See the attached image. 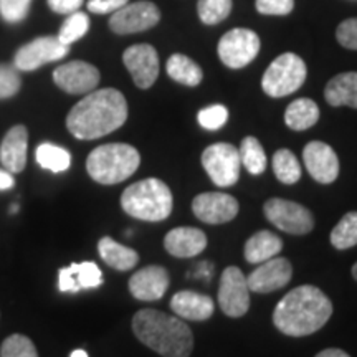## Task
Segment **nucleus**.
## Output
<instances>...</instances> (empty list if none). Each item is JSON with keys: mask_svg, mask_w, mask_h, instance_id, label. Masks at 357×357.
<instances>
[{"mask_svg": "<svg viewBox=\"0 0 357 357\" xmlns=\"http://www.w3.org/2000/svg\"><path fill=\"white\" fill-rule=\"evenodd\" d=\"M166 70L174 82L185 84V86H197L204 78L202 68L192 58L182 55V53H176L169 58Z\"/></svg>", "mask_w": 357, "mask_h": 357, "instance_id": "bb28decb", "label": "nucleus"}, {"mask_svg": "<svg viewBox=\"0 0 357 357\" xmlns=\"http://www.w3.org/2000/svg\"><path fill=\"white\" fill-rule=\"evenodd\" d=\"M15 212H19V205H12V207H10V213H15Z\"/></svg>", "mask_w": 357, "mask_h": 357, "instance_id": "49530a36", "label": "nucleus"}, {"mask_svg": "<svg viewBox=\"0 0 357 357\" xmlns=\"http://www.w3.org/2000/svg\"><path fill=\"white\" fill-rule=\"evenodd\" d=\"M265 217L276 229L291 235H306L314 227L312 213L303 205L284 199H270L265 202Z\"/></svg>", "mask_w": 357, "mask_h": 357, "instance_id": "1a4fd4ad", "label": "nucleus"}, {"mask_svg": "<svg viewBox=\"0 0 357 357\" xmlns=\"http://www.w3.org/2000/svg\"><path fill=\"white\" fill-rule=\"evenodd\" d=\"M98 252L106 265L119 271H128L137 265L139 255L136 250L124 247V245L114 242L109 236H102L98 243Z\"/></svg>", "mask_w": 357, "mask_h": 357, "instance_id": "393cba45", "label": "nucleus"}, {"mask_svg": "<svg viewBox=\"0 0 357 357\" xmlns=\"http://www.w3.org/2000/svg\"><path fill=\"white\" fill-rule=\"evenodd\" d=\"M171 283V276L162 266L151 265L141 268L129 280V291L136 300L155 301L164 296Z\"/></svg>", "mask_w": 357, "mask_h": 357, "instance_id": "a211bd4d", "label": "nucleus"}, {"mask_svg": "<svg viewBox=\"0 0 357 357\" xmlns=\"http://www.w3.org/2000/svg\"><path fill=\"white\" fill-rule=\"evenodd\" d=\"M273 171L281 184H296L301 177V166L296 155L288 149L276 151L273 155Z\"/></svg>", "mask_w": 357, "mask_h": 357, "instance_id": "c756f323", "label": "nucleus"}, {"mask_svg": "<svg viewBox=\"0 0 357 357\" xmlns=\"http://www.w3.org/2000/svg\"><path fill=\"white\" fill-rule=\"evenodd\" d=\"M331 243L337 250H347L357 245V212H349L339 220L331 231Z\"/></svg>", "mask_w": 357, "mask_h": 357, "instance_id": "7c9ffc66", "label": "nucleus"}, {"mask_svg": "<svg viewBox=\"0 0 357 357\" xmlns=\"http://www.w3.org/2000/svg\"><path fill=\"white\" fill-rule=\"evenodd\" d=\"M238 202L223 192H205L192 200V212L204 223L220 225L234 220L238 213Z\"/></svg>", "mask_w": 357, "mask_h": 357, "instance_id": "2eb2a0df", "label": "nucleus"}, {"mask_svg": "<svg viewBox=\"0 0 357 357\" xmlns=\"http://www.w3.org/2000/svg\"><path fill=\"white\" fill-rule=\"evenodd\" d=\"M255 6L263 15H288L294 8V0H257Z\"/></svg>", "mask_w": 357, "mask_h": 357, "instance_id": "4c0bfd02", "label": "nucleus"}, {"mask_svg": "<svg viewBox=\"0 0 357 357\" xmlns=\"http://www.w3.org/2000/svg\"><path fill=\"white\" fill-rule=\"evenodd\" d=\"M293 266L287 258H270L250 273L247 278L250 291L253 293H271L287 287L291 281Z\"/></svg>", "mask_w": 357, "mask_h": 357, "instance_id": "dca6fc26", "label": "nucleus"}, {"mask_svg": "<svg viewBox=\"0 0 357 357\" xmlns=\"http://www.w3.org/2000/svg\"><path fill=\"white\" fill-rule=\"evenodd\" d=\"M123 61L137 88H151L159 77V55L153 45H132L123 53Z\"/></svg>", "mask_w": 357, "mask_h": 357, "instance_id": "4468645a", "label": "nucleus"}, {"mask_svg": "<svg viewBox=\"0 0 357 357\" xmlns=\"http://www.w3.org/2000/svg\"><path fill=\"white\" fill-rule=\"evenodd\" d=\"M102 284L100 266L93 261L71 263L58 273V289L63 293H78L82 289L98 288Z\"/></svg>", "mask_w": 357, "mask_h": 357, "instance_id": "6ab92c4d", "label": "nucleus"}, {"mask_svg": "<svg viewBox=\"0 0 357 357\" xmlns=\"http://www.w3.org/2000/svg\"><path fill=\"white\" fill-rule=\"evenodd\" d=\"M70 357H88V354H86V351H83V349H77V351L71 352V356H70Z\"/></svg>", "mask_w": 357, "mask_h": 357, "instance_id": "c03bdc74", "label": "nucleus"}, {"mask_svg": "<svg viewBox=\"0 0 357 357\" xmlns=\"http://www.w3.org/2000/svg\"><path fill=\"white\" fill-rule=\"evenodd\" d=\"M22 86L19 70L10 65H0V100L15 96Z\"/></svg>", "mask_w": 357, "mask_h": 357, "instance_id": "c9c22d12", "label": "nucleus"}, {"mask_svg": "<svg viewBox=\"0 0 357 357\" xmlns=\"http://www.w3.org/2000/svg\"><path fill=\"white\" fill-rule=\"evenodd\" d=\"M129 0H88V10L98 15H105V13H114L119 8H123Z\"/></svg>", "mask_w": 357, "mask_h": 357, "instance_id": "ea45409f", "label": "nucleus"}, {"mask_svg": "<svg viewBox=\"0 0 357 357\" xmlns=\"http://www.w3.org/2000/svg\"><path fill=\"white\" fill-rule=\"evenodd\" d=\"M324 98L334 108L339 106H349L357 109V73L347 71L341 73L326 84Z\"/></svg>", "mask_w": 357, "mask_h": 357, "instance_id": "5701e85b", "label": "nucleus"}, {"mask_svg": "<svg viewBox=\"0 0 357 357\" xmlns=\"http://www.w3.org/2000/svg\"><path fill=\"white\" fill-rule=\"evenodd\" d=\"M319 108L310 98H300L294 100L287 108L284 113V123L293 131H305L318 123Z\"/></svg>", "mask_w": 357, "mask_h": 357, "instance_id": "a878e982", "label": "nucleus"}, {"mask_svg": "<svg viewBox=\"0 0 357 357\" xmlns=\"http://www.w3.org/2000/svg\"><path fill=\"white\" fill-rule=\"evenodd\" d=\"M199 124L207 131H217L229 119V109L223 105H212L199 111Z\"/></svg>", "mask_w": 357, "mask_h": 357, "instance_id": "f704fd0d", "label": "nucleus"}, {"mask_svg": "<svg viewBox=\"0 0 357 357\" xmlns=\"http://www.w3.org/2000/svg\"><path fill=\"white\" fill-rule=\"evenodd\" d=\"M53 82L70 95H88L100 83V71L86 61H68L53 71Z\"/></svg>", "mask_w": 357, "mask_h": 357, "instance_id": "ddd939ff", "label": "nucleus"}, {"mask_svg": "<svg viewBox=\"0 0 357 357\" xmlns=\"http://www.w3.org/2000/svg\"><path fill=\"white\" fill-rule=\"evenodd\" d=\"M126 119L128 102L123 93L102 88L88 93L73 106L66 118V128L77 139L91 141L119 129Z\"/></svg>", "mask_w": 357, "mask_h": 357, "instance_id": "f257e3e1", "label": "nucleus"}, {"mask_svg": "<svg viewBox=\"0 0 357 357\" xmlns=\"http://www.w3.org/2000/svg\"><path fill=\"white\" fill-rule=\"evenodd\" d=\"M306 75V63L301 56L296 53H283L266 68L261 88L271 98L288 96L303 86Z\"/></svg>", "mask_w": 357, "mask_h": 357, "instance_id": "423d86ee", "label": "nucleus"}, {"mask_svg": "<svg viewBox=\"0 0 357 357\" xmlns=\"http://www.w3.org/2000/svg\"><path fill=\"white\" fill-rule=\"evenodd\" d=\"M15 185V178L13 174L8 172L7 169L0 167V190H8Z\"/></svg>", "mask_w": 357, "mask_h": 357, "instance_id": "79ce46f5", "label": "nucleus"}, {"mask_svg": "<svg viewBox=\"0 0 357 357\" xmlns=\"http://www.w3.org/2000/svg\"><path fill=\"white\" fill-rule=\"evenodd\" d=\"M70 47L58 37H40L19 48L13 58V66L19 71H33L40 66L58 61L68 55Z\"/></svg>", "mask_w": 357, "mask_h": 357, "instance_id": "f8f14e48", "label": "nucleus"}, {"mask_svg": "<svg viewBox=\"0 0 357 357\" xmlns=\"http://www.w3.org/2000/svg\"><path fill=\"white\" fill-rule=\"evenodd\" d=\"M333 314V303L319 288L303 284L275 307L273 323L287 336L301 337L319 331Z\"/></svg>", "mask_w": 357, "mask_h": 357, "instance_id": "f03ea898", "label": "nucleus"}, {"mask_svg": "<svg viewBox=\"0 0 357 357\" xmlns=\"http://www.w3.org/2000/svg\"><path fill=\"white\" fill-rule=\"evenodd\" d=\"M303 160L310 176L319 184H333L339 176L337 154L329 144L311 141L303 151Z\"/></svg>", "mask_w": 357, "mask_h": 357, "instance_id": "f3484780", "label": "nucleus"}, {"mask_svg": "<svg viewBox=\"0 0 357 357\" xmlns=\"http://www.w3.org/2000/svg\"><path fill=\"white\" fill-rule=\"evenodd\" d=\"M32 0H0V15L8 24H19L29 15Z\"/></svg>", "mask_w": 357, "mask_h": 357, "instance_id": "e433bc0d", "label": "nucleus"}, {"mask_svg": "<svg viewBox=\"0 0 357 357\" xmlns=\"http://www.w3.org/2000/svg\"><path fill=\"white\" fill-rule=\"evenodd\" d=\"M84 0H48V7L56 13H63V15L68 13L70 15V13L79 10Z\"/></svg>", "mask_w": 357, "mask_h": 357, "instance_id": "a19ab883", "label": "nucleus"}, {"mask_svg": "<svg viewBox=\"0 0 357 357\" xmlns=\"http://www.w3.org/2000/svg\"><path fill=\"white\" fill-rule=\"evenodd\" d=\"M89 29V17L83 12H73L66 17V20L61 25L60 33H58V40L63 45L75 43L77 40L84 37Z\"/></svg>", "mask_w": 357, "mask_h": 357, "instance_id": "2f4dec72", "label": "nucleus"}, {"mask_svg": "<svg viewBox=\"0 0 357 357\" xmlns=\"http://www.w3.org/2000/svg\"><path fill=\"white\" fill-rule=\"evenodd\" d=\"M281 250H283V242L280 236L273 231L261 230L250 236L248 242L245 243L243 253L245 260L255 265V263H263L278 255Z\"/></svg>", "mask_w": 357, "mask_h": 357, "instance_id": "b1692460", "label": "nucleus"}, {"mask_svg": "<svg viewBox=\"0 0 357 357\" xmlns=\"http://www.w3.org/2000/svg\"><path fill=\"white\" fill-rule=\"evenodd\" d=\"M202 166L213 184L218 187H231L240 177L242 159L234 144L217 142L208 146L202 153Z\"/></svg>", "mask_w": 357, "mask_h": 357, "instance_id": "0eeeda50", "label": "nucleus"}, {"mask_svg": "<svg viewBox=\"0 0 357 357\" xmlns=\"http://www.w3.org/2000/svg\"><path fill=\"white\" fill-rule=\"evenodd\" d=\"M240 159L245 169L253 176H260L266 169V155L263 146L255 136H247L240 144Z\"/></svg>", "mask_w": 357, "mask_h": 357, "instance_id": "c85d7f7f", "label": "nucleus"}, {"mask_svg": "<svg viewBox=\"0 0 357 357\" xmlns=\"http://www.w3.org/2000/svg\"><path fill=\"white\" fill-rule=\"evenodd\" d=\"M337 42L349 50H357V19H347L337 26Z\"/></svg>", "mask_w": 357, "mask_h": 357, "instance_id": "58836bf2", "label": "nucleus"}, {"mask_svg": "<svg viewBox=\"0 0 357 357\" xmlns=\"http://www.w3.org/2000/svg\"><path fill=\"white\" fill-rule=\"evenodd\" d=\"M37 162L40 167L52 172H65L71 166V155L63 147L52 144V142H42L37 147Z\"/></svg>", "mask_w": 357, "mask_h": 357, "instance_id": "cd10ccee", "label": "nucleus"}, {"mask_svg": "<svg viewBox=\"0 0 357 357\" xmlns=\"http://www.w3.org/2000/svg\"><path fill=\"white\" fill-rule=\"evenodd\" d=\"M0 357H38L35 344L24 334H12L0 347Z\"/></svg>", "mask_w": 357, "mask_h": 357, "instance_id": "72a5a7b5", "label": "nucleus"}, {"mask_svg": "<svg viewBox=\"0 0 357 357\" xmlns=\"http://www.w3.org/2000/svg\"><path fill=\"white\" fill-rule=\"evenodd\" d=\"M26 149H29V132L22 124H17L3 137L0 144V162L8 172L19 174L25 169Z\"/></svg>", "mask_w": 357, "mask_h": 357, "instance_id": "aec40b11", "label": "nucleus"}, {"mask_svg": "<svg viewBox=\"0 0 357 357\" xmlns=\"http://www.w3.org/2000/svg\"><path fill=\"white\" fill-rule=\"evenodd\" d=\"M352 276H354V280L357 281V263L354 266H352Z\"/></svg>", "mask_w": 357, "mask_h": 357, "instance_id": "a18cd8bd", "label": "nucleus"}, {"mask_svg": "<svg viewBox=\"0 0 357 357\" xmlns=\"http://www.w3.org/2000/svg\"><path fill=\"white\" fill-rule=\"evenodd\" d=\"M164 247L172 257L192 258L200 255L207 247V236L195 227H177L166 235Z\"/></svg>", "mask_w": 357, "mask_h": 357, "instance_id": "412c9836", "label": "nucleus"}, {"mask_svg": "<svg viewBox=\"0 0 357 357\" xmlns=\"http://www.w3.org/2000/svg\"><path fill=\"white\" fill-rule=\"evenodd\" d=\"M218 305L230 318H242L250 307V288L242 270L229 266L223 270L218 287Z\"/></svg>", "mask_w": 357, "mask_h": 357, "instance_id": "9d476101", "label": "nucleus"}, {"mask_svg": "<svg viewBox=\"0 0 357 357\" xmlns=\"http://www.w3.org/2000/svg\"><path fill=\"white\" fill-rule=\"evenodd\" d=\"M132 331L142 344L162 357H189L194 349L190 328L178 316L141 310L132 318Z\"/></svg>", "mask_w": 357, "mask_h": 357, "instance_id": "7ed1b4c3", "label": "nucleus"}, {"mask_svg": "<svg viewBox=\"0 0 357 357\" xmlns=\"http://www.w3.org/2000/svg\"><path fill=\"white\" fill-rule=\"evenodd\" d=\"M172 192L159 178H144L129 185L121 195L123 211L144 222L166 220L172 212Z\"/></svg>", "mask_w": 357, "mask_h": 357, "instance_id": "20e7f679", "label": "nucleus"}, {"mask_svg": "<svg viewBox=\"0 0 357 357\" xmlns=\"http://www.w3.org/2000/svg\"><path fill=\"white\" fill-rule=\"evenodd\" d=\"M139 164L141 155L136 147L113 142L91 151L86 159V171L98 184L113 185L131 177Z\"/></svg>", "mask_w": 357, "mask_h": 357, "instance_id": "39448f33", "label": "nucleus"}, {"mask_svg": "<svg viewBox=\"0 0 357 357\" xmlns=\"http://www.w3.org/2000/svg\"><path fill=\"white\" fill-rule=\"evenodd\" d=\"M316 357H351V356L347 354V352H344V351L336 349V347H331V349L321 351Z\"/></svg>", "mask_w": 357, "mask_h": 357, "instance_id": "37998d69", "label": "nucleus"}, {"mask_svg": "<svg viewBox=\"0 0 357 357\" xmlns=\"http://www.w3.org/2000/svg\"><path fill=\"white\" fill-rule=\"evenodd\" d=\"M171 310L181 319L205 321L213 314V301L207 294L195 291H178L172 296Z\"/></svg>", "mask_w": 357, "mask_h": 357, "instance_id": "4be33fe9", "label": "nucleus"}, {"mask_svg": "<svg viewBox=\"0 0 357 357\" xmlns=\"http://www.w3.org/2000/svg\"><path fill=\"white\" fill-rule=\"evenodd\" d=\"M260 52V37L248 29H234L218 42V56L229 68L238 70L252 63Z\"/></svg>", "mask_w": 357, "mask_h": 357, "instance_id": "6e6552de", "label": "nucleus"}, {"mask_svg": "<svg viewBox=\"0 0 357 357\" xmlns=\"http://www.w3.org/2000/svg\"><path fill=\"white\" fill-rule=\"evenodd\" d=\"M231 0H199V19L205 25H217L230 15Z\"/></svg>", "mask_w": 357, "mask_h": 357, "instance_id": "473e14b6", "label": "nucleus"}, {"mask_svg": "<svg viewBox=\"0 0 357 357\" xmlns=\"http://www.w3.org/2000/svg\"><path fill=\"white\" fill-rule=\"evenodd\" d=\"M160 20V12L155 3L147 2H134L126 3L123 8L116 10L109 19V29L118 35L139 33L144 30L153 29Z\"/></svg>", "mask_w": 357, "mask_h": 357, "instance_id": "9b49d317", "label": "nucleus"}]
</instances>
